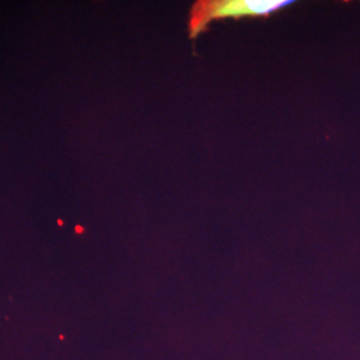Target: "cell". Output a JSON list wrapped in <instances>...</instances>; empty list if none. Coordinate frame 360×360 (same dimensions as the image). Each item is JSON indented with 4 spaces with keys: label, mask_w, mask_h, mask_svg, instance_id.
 <instances>
[{
    "label": "cell",
    "mask_w": 360,
    "mask_h": 360,
    "mask_svg": "<svg viewBox=\"0 0 360 360\" xmlns=\"http://www.w3.org/2000/svg\"><path fill=\"white\" fill-rule=\"evenodd\" d=\"M291 0H199L195 1L188 18L190 38L196 39L207 26L226 18H266L292 4Z\"/></svg>",
    "instance_id": "6da1fadb"
}]
</instances>
